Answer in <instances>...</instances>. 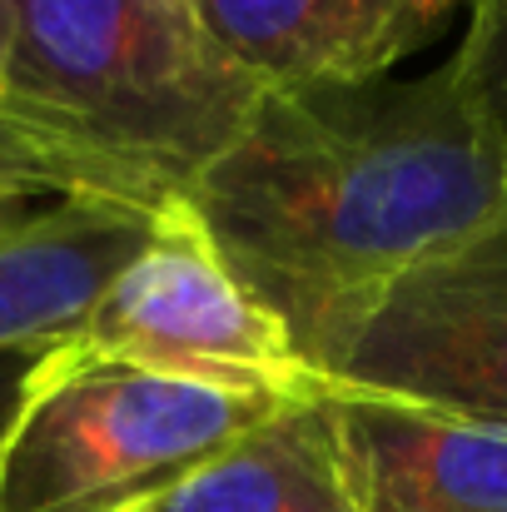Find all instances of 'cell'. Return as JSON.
I'll return each mask as SVG.
<instances>
[{
    "mask_svg": "<svg viewBox=\"0 0 507 512\" xmlns=\"http://www.w3.org/2000/svg\"><path fill=\"white\" fill-rule=\"evenodd\" d=\"M353 512H507V433L324 378Z\"/></svg>",
    "mask_w": 507,
    "mask_h": 512,
    "instance_id": "6",
    "label": "cell"
},
{
    "mask_svg": "<svg viewBox=\"0 0 507 512\" xmlns=\"http://www.w3.org/2000/svg\"><path fill=\"white\" fill-rule=\"evenodd\" d=\"M0 189L35 194V199L40 194H60V199H70V194H105L100 179L85 170L80 160H70L65 150H55L40 135H30L15 115H5V105H0Z\"/></svg>",
    "mask_w": 507,
    "mask_h": 512,
    "instance_id": "11",
    "label": "cell"
},
{
    "mask_svg": "<svg viewBox=\"0 0 507 512\" xmlns=\"http://www.w3.org/2000/svg\"><path fill=\"white\" fill-rule=\"evenodd\" d=\"M40 348H45V343L0 348V433H5V423H10V413H15V398H20V388H25V373H30V363L40 358Z\"/></svg>",
    "mask_w": 507,
    "mask_h": 512,
    "instance_id": "12",
    "label": "cell"
},
{
    "mask_svg": "<svg viewBox=\"0 0 507 512\" xmlns=\"http://www.w3.org/2000/svg\"><path fill=\"white\" fill-rule=\"evenodd\" d=\"M463 0H194L204 30L264 90L373 85Z\"/></svg>",
    "mask_w": 507,
    "mask_h": 512,
    "instance_id": "7",
    "label": "cell"
},
{
    "mask_svg": "<svg viewBox=\"0 0 507 512\" xmlns=\"http://www.w3.org/2000/svg\"><path fill=\"white\" fill-rule=\"evenodd\" d=\"M319 378L507 433V204L393 279Z\"/></svg>",
    "mask_w": 507,
    "mask_h": 512,
    "instance_id": "5",
    "label": "cell"
},
{
    "mask_svg": "<svg viewBox=\"0 0 507 512\" xmlns=\"http://www.w3.org/2000/svg\"><path fill=\"white\" fill-rule=\"evenodd\" d=\"M155 209L70 194L0 244V348L65 339L95 294L145 249Z\"/></svg>",
    "mask_w": 507,
    "mask_h": 512,
    "instance_id": "8",
    "label": "cell"
},
{
    "mask_svg": "<svg viewBox=\"0 0 507 512\" xmlns=\"http://www.w3.org/2000/svg\"><path fill=\"white\" fill-rule=\"evenodd\" d=\"M130 512H353L324 378Z\"/></svg>",
    "mask_w": 507,
    "mask_h": 512,
    "instance_id": "9",
    "label": "cell"
},
{
    "mask_svg": "<svg viewBox=\"0 0 507 512\" xmlns=\"http://www.w3.org/2000/svg\"><path fill=\"white\" fill-rule=\"evenodd\" d=\"M184 204L324 373L393 279L498 219L507 140L448 60L418 80L264 90Z\"/></svg>",
    "mask_w": 507,
    "mask_h": 512,
    "instance_id": "1",
    "label": "cell"
},
{
    "mask_svg": "<svg viewBox=\"0 0 507 512\" xmlns=\"http://www.w3.org/2000/svg\"><path fill=\"white\" fill-rule=\"evenodd\" d=\"M65 339L120 363L239 393H309L319 383L284 324L229 274L184 199L155 209L145 249L95 294Z\"/></svg>",
    "mask_w": 507,
    "mask_h": 512,
    "instance_id": "4",
    "label": "cell"
},
{
    "mask_svg": "<svg viewBox=\"0 0 507 512\" xmlns=\"http://www.w3.org/2000/svg\"><path fill=\"white\" fill-rule=\"evenodd\" d=\"M10 30H15V0H0V70H5V50H10Z\"/></svg>",
    "mask_w": 507,
    "mask_h": 512,
    "instance_id": "14",
    "label": "cell"
},
{
    "mask_svg": "<svg viewBox=\"0 0 507 512\" xmlns=\"http://www.w3.org/2000/svg\"><path fill=\"white\" fill-rule=\"evenodd\" d=\"M294 393H239L55 339L0 433V512H130Z\"/></svg>",
    "mask_w": 507,
    "mask_h": 512,
    "instance_id": "3",
    "label": "cell"
},
{
    "mask_svg": "<svg viewBox=\"0 0 507 512\" xmlns=\"http://www.w3.org/2000/svg\"><path fill=\"white\" fill-rule=\"evenodd\" d=\"M448 65L488 125L507 140V0H468V30Z\"/></svg>",
    "mask_w": 507,
    "mask_h": 512,
    "instance_id": "10",
    "label": "cell"
},
{
    "mask_svg": "<svg viewBox=\"0 0 507 512\" xmlns=\"http://www.w3.org/2000/svg\"><path fill=\"white\" fill-rule=\"evenodd\" d=\"M264 85L194 0H15L0 105L105 194L160 209L249 125Z\"/></svg>",
    "mask_w": 507,
    "mask_h": 512,
    "instance_id": "2",
    "label": "cell"
},
{
    "mask_svg": "<svg viewBox=\"0 0 507 512\" xmlns=\"http://www.w3.org/2000/svg\"><path fill=\"white\" fill-rule=\"evenodd\" d=\"M35 214H40V199H35V194H10V189H0V244L15 239L20 229H30Z\"/></svg>",
    "mask_w": 507,
    "mask_h": 512,
    "instance_id": "13",
    "label": "cell"
}]
</instances>
